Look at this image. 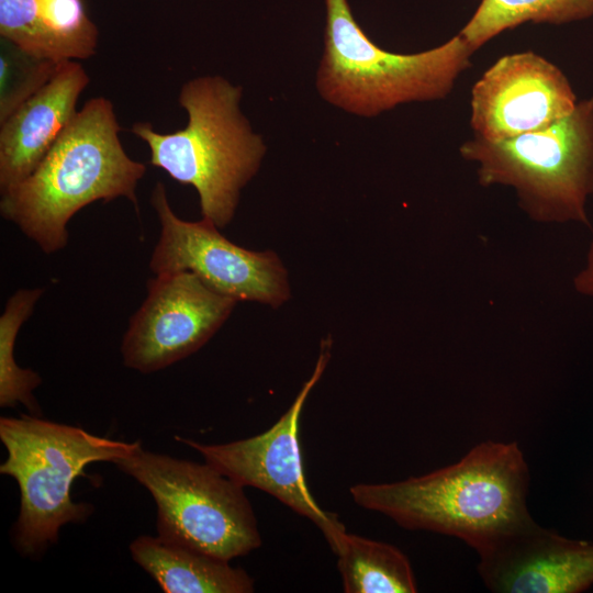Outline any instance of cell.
Returning a JSON list of instances; mask_svg holds the SVG:
<instances>
[{"label":"cell","instance_id":"4","mask_svg":"<svg viewBox=\"0 0 593 593\" xmlns=\"http://www.w3.org/2000/svg\"><path fill=\"white\" fill-rule=\"evenodd\" d=\"M324 54L317 89L331 104L376 116L399 104L447 97L473 54L458 33L415 54L377 46L356 22L347 0H325Z\"/></svg>","mask_w":593,"mask_h":593},{"label":"cell","instance_id":"13","mask_svg":"<svg viewBox=\"0 0 593 593\" xmlns=\"http://www.w3.org/2000/svg\"><path fill=\"white\" fill-rule=\"evenodd\" d=\"M89 76L76 60L58 65L52 78L0 123V192L30 176L77 113Z\"/></svg>","mask_w":593,"mask_h":593},{"label":"cell","instance_id":"17","mask_svg":"<svg viewBox=\"0 0 593 593\" xmlns=\"http://www.w3.org/2000/svg\"><path fill=\"white\" fill-rule=\"evenodd\" d=\"M593 15V0H481L459 32L474 53L507 29L524 22L561 24Z\"/></svg>","mask_w":593,"mask_h":593},{"label":"cell","instance_id":"2","mask_svg":"<svg viewBox=\"0 0 593 593\" xmlns=\"http://www.w3.org/2000/svg\"><path fill=\"white\" fill-rule=\"evenodd\" d=\"M111 100L89 99L23 181L1 193L0 214L45 254L68 244V223L96 201L125 198L137 213V184L146 166L120 139Z\"/></svg>","mask_w":593,"mask_h":593},{"label":"cell","instance_id":"10","mask_svg":"<svg viewBox=\"0 0 593 593\" xmlns=\"http://www.w3.org/2000/svg\"><path fill=\"white\" fill-rule=\"evenodd\" d=\"M236 303L191 271L157 273L124 334V365L150 373L184 359L211 339Z\"/></svg>","mask_w":593,"mask_h":593},{"label":"cell","instance_id":"7","mask_svg":"<svg viewBox=\"0 0 593 593\" xmlns=\"http://www.w3.org/2000/svg\"><path fill=\"white\" fill-rule=\"evenodd\" d=\"M114 463L154 497L160 538L227 561L261 546L244 486L211 465L142 447Z\"/></svg>","mask_w":593,"mask_h":593},{"label":"cell","instance_id":"19","mask_svg":"<svg viewBox=\"0 0 593 593\" xmlns=\"http://www.w3.org/2000/svg\"><path fill=\"white\" fill-rule=\"evenodd\" d=\"M7 43L9 47L1 48L0 57V123L41 89L59 65L34 58Z\"/></svg>","mask_w":593,"mask_h":593},{"label":"cell","instance_id":"16","mask_svg":"<svg viewBox=\"0 0 593 593\" xmlns=\"http://www.w3.org/2000/svg\"><path fill=\"white\" fill-rule=\"evenodd\" d=\"M346 593H414L409 558L395 546L346 533L336 555Z\"/></svg>","mask_w":593,"mask_h":593},{"label":"cell","instance_id":"6","mask_svg":"<svg viewBox=\"0 0 593 593\" xmlns=\"http://www.w3.org/2000/svg\"><path fill=\"white\" fill-rule=\"evenodd\" d=\"M483 186H508L540 222L589 224L593 193V96L550 126L500 142L473 137L460 147Z\"/></svg>","mask_w":593,"mask_h":593},{"label":"cell","instance_id":"12","mask_svg":"<svg viewBox=\"0 0 593 593\" xmlns=\"http://www.w3.org/2000/svg\"><path fill=\"white\" fill-rule=\"evenodd\" d=\"M478 573L496 593H580L593 585V541L533 518L478 552Z\"/></svg>","mask_w":593,"mask_h":593},{"label":"cell","instance_id":"5","mask_svg":"<svg viewBox=\"0 0 593 593\" xmlns=\"http://www.w3.org/2000/svg\"><path fill=\"white\" fill-rule=\"evenodd\" d=\"M0 439L8 452L0 472L12 477L20 488L12 538L23 556L42 553L58 540L63 525L83 522L92 513V505L75 503L70 496L72 483L89 463H114L142 447L139 440L99 437L36 415L2 416Z\"/></svg>","mask_w":593,"mask_h":593},{"label":"cell","instance_id":"1","mask_svg":"<svg viewBox=\"0 0 593 593\" xmlns=\"http://www.w3.org/2000/svg\"><path fill=\"white\" fill-rule=\"evenodd\" d=\"M529 468L516 441L485 440L457 462L390 483H358L355 503L399 526L459 538L478 552L533 517Z\"/></svg>","mask_w":593,"mask_h":593},{"label":"cell","instance_id":"9","mask_svg":"<svg viewBox=\"0 0 593 593\" xmlns=\"http://www.w3.org/2000/svg\"><path fill=\"white\" fill-rule=\"evenodd\" d=\"M332 340L321 344L311 377L303 383L290 407L264 433L226 444L205 445L176 436L202 455L204 461L242 486L269 493L293 512L310 519L337 555L346 535L335 513L323 510L311 494L302 463L299 424L305 401L329 361Z\"/></svg>","mask_w":593,"mask_h":593},{"label":"cell","instance_id":"15","mask_svg":"<svg viewBox=\"0 0 593 593\" xmlns=\"http://www.w3.org/2000/svg\"><path fill=\"white\" fill-rule=\"evenodd\" d=\"M134 561L165 593H250L254 580L219 557L143 535L130 545Z\"/></svg>","mask_w":593,"mask_h":593},{"label":"cell","instance_id":"8","mask_svg":"<svg viewBox=\"0 0 593 593\" xmlns=\"http://www.w3.org/2000/svg\"><path fill=\"white\" fill-rule=\"evenodd\" d=\"M150 203L160 224L149 261L155 275L188 270L213 291L237 302L253 301L277 309L290 299L288 270L275 251L243 248L206 219L198 222L180 219L160 181L152 191Z\"/></svg>","mask_w":593,"mask_h":593},{"label":"cell","instance_id":"18","mask_svg":"<svg viewBox=\"0 0 593 593\" xmlns=\"http://www.w3.org/2000/svg\"><path fill=\"white\" fill-rule=\"evenodd\" d=\"M43 288L19 289L7 301L0 316V406L23 404L31 415L41 414L33 391L42 383L38 373L20 368L14 360L18 333L32 315Z\"/></svg>","mask_w":593,"mask_h":593},{"label":"cell","instance_id":"3","mask_svg":"<svg viewBox=\"0 0 593 593\" xmlns=\"http://www.w3.org/2000/svg\"><path fill=\"white\" fill-rule=\"evenodd\" d=\"M243 94L221 76H201L184 82L178 102L187 125L159 133L147 122L131 132L147 144L149 163L170 178L195 189L203 219L217 228L233 220L242 189L257 174L266 146L239 109Z\"/></svg>","mask_w":593,"mask_h":593},{"label":"cell","instance_id":"11","mask_svg":"<svg viewBox=\"0 0 593 593\" xmlns=\"http://www.w3.org/2000/svg\"><path fill=\"white\" fill-rule=\"evenodd\" d=\"M578 101L564 74L534 52L499 58L474 83L470 124L474 137L500 142L562 120Z\"/></svg>","mask_w":593,"mask_h":593},{"label":"cell","instance_id":"14","mask_svg":"<svg viewBox=\"0 0 593 593\" xmlns=\"http://www.w3.org/2000/svg\"><path fill=\"white\" fill-rule=\"evenodd\" d=\"M0 35L34 58L60 64L92 57L99 31L85 0H0Z\"/></svg>","mask_w":593,"mask_h":593},{"label":"cell","instance_id":"20","mask_svg":"<svg viewBox=\"0 0 593 593\" xmlns=\"http://www.w3.org/2000/svg\"><path fill=\"white\" fill-rule=\"evenodd\" d=\"M579 292L593 296V242L588 255V264L574 280Z\"/></svg>","mask_w":593,"mask_h":593}]
</instances>
